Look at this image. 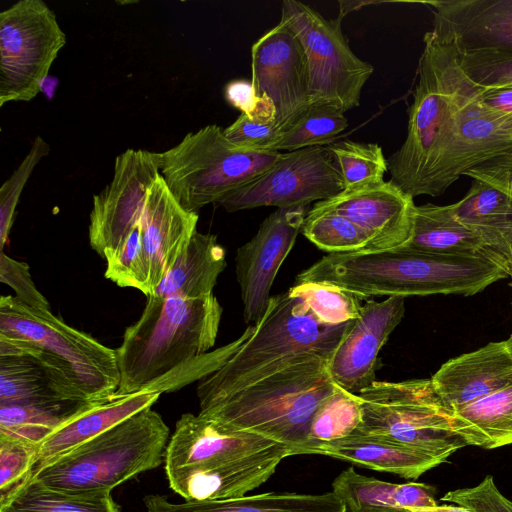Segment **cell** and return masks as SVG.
I'll return each mask as SVG.
<instances>
[{
    "mask_svg": "<svg viewBox=\"0 0 512 512\" xmlns=\"http://www.w3.org/2000/svg\"><path fill=\"white\" fill-rule=\"evenodd\" d=\"M509 277L485 255H450L399 247L327 254L300 272L296 283L327 282L361 299L370 296H471Z\"/></svg>",
    "mask_w": 512,
    "mask_h": 512,
    "instance_id": "1",
    "label": "cell"
},
{
    "mask_svg": "<svg viewBox=\"0 0 512 512\" xmlns=\"http://www.w3.org/2000/svg\"><path fill=\"white\" fill-rule=\"evenodd\" d=\"M222 307L213 295L198 298L150 295L139 319L125 329L115 349L119 369L116 394L149 385L209 352L214 346Z\"/></svg>",
    "mask_w": 512,
    "mask_h": 512,
    "instance_id": "2",
    "label": "cell"
},
{
    "mask_svg": "<svg viewBox=\"0 0 512 512\" xmlns=\"http://www.w3.org/2000/svg\"><path fill=\"white\" fill-rule=\"evenodd\" d=\"M329 361L317 354L303 356L244 389L200 405L198 415L284 445L290 456L300 455L315 413L337 387Z\"/></svg>",
    "mask_w": 512,
    "mask_h": 512,
    "instance_id": "3",
    "label": "cell"
},
{
    "mask_svg": "<svg viewBox=\"0 0 512 512\" xmlns=\"http://www.w3.org/2000/svg\"><path fill=\"white\" fill-rule=\"evenodd\" d=\"M353 321L326 325L288 291L271 296L252 335L220 369L200 380L199 406L244 389L303 356L331 359Z\"/></svg>",
    "mask_w": 512,
    "mask_h": 512,
    "instance_id": "4",
    "label": "cell"
},
{
    "mask_svg": "<svg viewBox=\"0 0 512 512\" xmlns=\"http://www.w3.org/2000/svg\"><path fill=\"white\" fill-rule=\"evenodd\" d=\"M169 438L162 416L149 407L62 455L32 479L66 492H111L164 463Z\"/></svg>",
    "mask_w": 512,
    "mask_h": 512,
    "instance_id": "5",
    "label": "cell"
},
{
    "mask_svg": "<svg viewBox=\"0 0 512 512\" xmlns=\"http://www.w3.org/2000/svg\"><path fill=\"white\" fill-rule=\"evenodd\" d=\"M282 155L241 148L224 135L222 127L211 124L160 152V173L178 203L197 212L266 172Z\"/></svg>",
    "mask_w": 512,
    "mask_h": 512,
    "instance_id": "6",
    "label": "cell"
},
{
    "mask_svg": "<svg viewBox=\"0 0 512 512\" xmlns=\"http://www.w3.org/2000/svg\"><path fill=\"white\" fill-rule=\"evenodd\" d=\"M362 424L357 431L380 436L445 462L467 446L449 420V409L430 379L375 381L359 394Z\"/></svg>",
    "mask_w": 512,
    "mask_h": 512,
    "instance_id": "7",
    "label": "cell"
},
{
    "mask_svg": "<svg viewBox=\"0 0 512 512\" xmlns=\"http://www.w3.org/2000/svg\"><path fill=\"white\" fill-rule=\"evenodd\" d=\"M423 41L406 139L387 160L390 180L413 198L451 115L452 98L462 74L453 45L439 41L432 31Z\"/></svg>",
    "mask_w": 512,
    "mask_h": 512,
    "instance_id": "8",
    "label": "cell"
},
{
    "mask_svg": "<svg viewBox=\"0 0 512 512\" xmlns=\"http://www.w3.org/2000/svg\"><path fill=\"white\" fill-rule=\"evenodd\" d=\"M477 86L462 74L451 115L438 139L417 196H440L469 169L512 148V115L482 106Z\"/></svg>",
    "mask_w": 512,
    "mask_h": 512,
    "instance_id": "9",
    "label": "cell"
},
{
    "mask_svg": "<svg viewBox=\"0 0 512 512\" xmlns=\"http://www.w3.org/2000/svg\"><path fill=\"white\" fill-rule=\"evenodd\" d=\"M280 22L303 46L311 105H329L344 113L359 106L374 68L352 52L342 33L341 18L328 20L305 3L284 0Z\"/></svg>",
    "mask_w": 512,
    "mask_h": 512,
    "instance_id": "10",
    "label": "cell"
},
{
    "mask_svg": "<svg viewBox=\"0 0 512 512\" xmlns=\"http://www.w3.org/2000/svg\"><path fill=\"white\" fill-rule=\"evenodd\" d=\"M0 334L33 343L66 362L87 400L108 397L119 387L116 350L69 326L52 311H38L15 296H1Z\"/></svg>",
    "mask_w": 512,
    "mask_h": 512,
    "instance_id": "11",
    "label": "cell"
},
{
    "mask_svg": "<svg viewBox=\"0 0 512 512\" xmlns=\"http://www.w3.org/2000/svg\"><path fill=\"white\" fill-rule=\"evenodd\" d=\"M66 44L56 14L42 0H19L0 13V106L28 102Z\"/></svg>",
    "mask_w": 512,
    "mask_h": 512,
    "instance_id": "12",
    "label": "cell"
},
{
    "mask_svg": "<svg viewBox=\"0 0 512 512\" xmlns=\"http://www.w3.org/2000/svg\"><path fill=\"white\" fill-rule=\"evenodd\" d=\"M344 190L326 146L283 152L266 172L219 200L228 212L263 206L291 208L330 199Z\"/></svg>",
    "mask_w": 512,
    "mask_h": 512,
    "instance_id": "13",
    "label": "cell"
},
{
    "mask_svg": "<svg viewBox=\"0 0 512 512\" xmlns=\"http://www.w3.org/2000/svg\"><path fill=\"white\" fill-rule=\"evenodd\" d=\"M276 444L258 434L226 428L185 413L176 422L166 447V479L170 488L186 500L194 486L210 472L234 458Z\"/></svg>",
    "mask_w": 512,
    "mask_h": 512,
    "instance_id": "14",
    "label": "cell"
},
{
    "mask_svg": "<svg viewBox=\"0 0 512 512\" xmlns=\"http://www.w3.org/2000/svg\"><path fill=\"white\" fill-rule=\"evenodd\" d=\"M160 174V152L127 149L116 157L112 180L93 196L89 216V243L102 258L140 221L147 192Z\"/></svg>",
    "mask_w": 512,
    "mask_h": 512,
    "instance_id": "15",
    "label": "cell"
},
{
    "mask_svg": "<svg viewBox=\"0 0 512 512\" xmlns=\"http://www.w3.org/2000/svg\"><path fill=\"white\" fill-rule=\"evenodd\" d=\"M252 84L276 109L275 128L281 133L296 124L311 106L308 66L295 33L279 22L251 47Z\"/></svg>",
    "mask_w": 512,
    "mask_h": 512,
    "instance_id": "16",
    "label": "cell"
},
{
    "mask_svg": "<svg viewBox=\"0 0 512 512\" xmlns=\"http://www.w3.org/2000/svg\"><path fill=\"white\" fill-rule=\"evenodd\" d=\"M89 401L74 372L43 348L0 334V405H42Z\"/></svg>",
    "mask_w": 512,
    "mask_h": 512,
    "instance_id": "17",
    "label": "cell"
},
{
    "mask_svg": "<svg viewBox=\"0 0 512 512\" xmlns=\"http://www.w3.org/2000/svg\"><path fill=\"white\" fill-rule=\"evenodd\" d=\"M307 207L277 208L260 224L257 233L237 249L236 278L247 324L255 325L263 317L273 281L301 232Z\"/></svg>",
    "mask_w": 512,
    "mask_h": 512,
    "instance_id": "18",
    "label": "cell"
},
{
    "mask_svg": "<svg viewBox=\"0 0 512 512\" xmlns=\"http://www.w3.org/2000/svg\"><path fill=\"white\" fill-rule=\"evenodd\" d=\"M405 313V297L389 296L377 302L368 300L361 307L337 349L328 370L336 384L359 394L375 382L378 354Z\"/></svg>",
    "mask_w": 512,
    "mask_h": 512,
    "instance_id": "19",
    "label": "cell"
},
{
    "mask_svg": "<svg viewBox=\"0 0 512 512\" xmlns=\"http://www.w3.org/2000/svg\"><path fill=\"white\" fill-rule=\"evenodd\" d=\"M317 203L361 227L370 237L369 251L399 248L411 238L414 198L392 180L344 189Z\"/></svg>",
    "mask_w": 512,
    "mask_h": 512,
    "instance_id": "20",
    "label": "cell"
},
{
    "mask_svg": "<svg viewBox=\"0 0 512 512\" xmlns=\"http://www.w3.org/2000/svg\"><path fill=\"white\" fill-rule=\"evenodd\" d=\"M426 4L435 37L459 54L498 51L512 54V0H440Z\"/></svg>",
    "mask_w": 512,
    "mask_h": 512,
    "instance_id": "21",
    "label": "cell"
},
{
    "mask_svg": "<svg viewBox=\"0 0 512 512\" xmlns=\"http://www.w3.org/2000/svg\"><path fill=\"white\" fill-rule=\"evenodd\" d=\"M198 218L197 212H189L178 203L160 174L147 192L141 215L153 292L197 231Z\"/></svg>",
    "mask_w": 512,
    "mask_h": 512,
    "instance_id": "22",
    "label": "cell"
},
{
    "mask_svg": "<svg viewBox=\"0 0 512 512\" xmlns=\"http://www.w3.org/2000/svg\"><path fill=\"white\" fill-rule=\"evenodd\" d=\"M159 397L157 392L142 390L82 402L36 446L33 474L130 416L152 407Z\"/></svg>",
    "mask_w": 512,
    "mask_h": 512,
    "instance_id": "23",
    "label": "cell"
},
{
    "mask_svg": "<svg viewBox=\"0 0 512 512\" xmlns=\"http://www.w3.org/2000/svg\"><path fill=\"white\" fill-rule=\"evenodd\" d=\"M443 404L453 410L512 383V353L506 340L485 346L442 364L431 377Z\"/></svg>",
    "mask_w": 512,
    "mask_h": 512,
    "instance_id": "24",
    "label": "cell"
},
{
    "mask_svg": "<svg viewBox=\"0 0 512 512\" xmlns=\"http://www.w3.org/2000/svg\"><path fill=\"white\" fill-rule=\"evenodd\" d=\"M146 512H347L331 491L324 494L267 492L218 500H190L181 503L150 494L143 499Z\"/></svg>",
    "mask_w": 512,
    "mask_h": 512,
    "instance_id": "25",
    "label": "cell"
},
{
    "mask_svg": "<svg viewBox=\"0 0 512 512\" xmlns=\"http://www.w3.org/2000/svg\"><path fill=\"white\" fill-rule=\"evenodd\" d=\"M455 217L473 231L512 275V198L473 180L466 195L450 204Z\"/></svg>",
    "mask_w": 512,
    "mask_h": 512,
    "instance_id": "26",
    "label": "cell"
},
{
    "mask_svg": "<svg viewBox=\"0 0 512 512\" xmlns=\"http://www.w3.org/2000/svg\"><path fill=\"white\" fill-rule=\"evenodd\" d=\"M313 454L330 456L358 466L417 479L442 462L380 436L355 431L318 446Z\"/></svg>",
    "mask_w": 512,
    "mask_h": 512,
    "instance_id": "27",
    "label": "cell"
},
{
    "mask_svg": "<svg viewBox=\"0 0 512 512\" xmlns=\"http://www.w3.org/2000/svg\"><path fill=\"white\" fill-rule=\"evenodd\" d=\"M332 492L343 502L347 512H392L437 505L435 490L430 485L390 483L359 474L353 467L335 478Z\"/></svg>",
    "mask_w": 512,
    "mask_h": 512,
    "instance_id": "28",
    "label": "cell"
},
{
    "mask_svg": "<svg viewBox=\"0 0 512 512\" xmlns=\"http://www.w3.org/2000/svg\"><path fill=\"white\" fill-rule=\"evenodd\" d=\"M225 256L215 235L196 231L152 295L198 298L213 294L226 267Z\"/></svg>",
    "mask_w": 512,
    "mask_h": 512,
    "instance_id": "29",
    "label": "cell"
},
{
    "mask_svg": "<svg viewBox=\"0 0 512 512\" xmlns=\"http://www.w3.org/2000/svg\"><path fill=\"white\" fill-rule=\"evenodd\" d=\"M401 247L439 254L485 255L505 267L483 240L455 217L450 205L416 206L411 238Z\"/></svg>",
    "mask_w": 512,
    "mask_h": 512,
    "instance_id": "30",
    "label": "cell"
},
{
    "mask_svg": "<svg viewBox=\"0 0 512 512\" xmlns=\"http://www.w3.org/2000/svg\"><path fill=\"white\" fill-rule=\"evenodd\" d=\"M448 413L452 430L466 445L493 449L512 444V383Z\"/></svg>",
    "mask_w": 512,
    "mask_h": 512,
    "instance_id": "31",
    "label": "cell"
},
{
    "mask_svg": "<svg viewBox=\"0 0 512 512\" xmlns=\"http://www.w3.org/2000/svg\"><path fill=\"white\" fill-rule=\"evenodd\" d=\"M6 509L12 512H121L111 492H66L35 479L17 493Z\"/></svg>",
    "mask_w": 512,
    "mask_h": 512,
    "instance_id": "32",
    "label": "cell"
},
{
    "mask_svg": "<svg viewBox=\"0 0 512 512\" xmlns=\"http://www.w3.org/2000/svg\"><path fill=\"white\" fill-rule=\"evenodd\" d=\"M301 233L328 254L368 252L369 235L357 224L317 202L308 210Z\"/></svg>",
    "mask_w": 512,
    "mask_h": 512,
    "instance_id": "33",
    "label": "cell"
},
{
    "mask_svg": "<svg viewBox=\"0 0 512 512\" xmlns=\"http://www.w3.org/2000/svg\"><path fill=\"white\" fill-rule=\"evenodd\" d=\"M361 424L362 407L359 395L337 384L334 392L315 413L300 455L313 454L321 444L351 435Z\"/></svg>",
    "mask_w": 512,
    "mask_h": 512,
    "instance_id": "34",
    "label": "cell"
},
{
    "mask_svg": "<svg viewBox=\"0 0 512 512\" xmlns=\"http://www.w3.org/2000/svg\"><path fill=\"white\" fill-rule=\"evenodd\" d=\"M81 403L0 405V435L37 446Z\"/></svg>",
    "mask_w": 512,
    "mask_h": 512,
    "instance_id": "35",
    "label": "cell"
},
{
    "mask_svg": "<svg viewBox=\"0 0 512 512\" xmlns=\"http://www.w3.org/2000/svg\"><path fill=\"white\" fill-rule=\"evenodd\" d=\"M348 126L344 112L329 105H311L291 128L280 133L269 147L272 151H295L312 146H327Z\"/></svg>",
    "mask_w": 512,
    "mask_h": 512,
    "instance_id": "36",
    "label": "cell"
},
{
    "mask_svg": "<svg viewBox=\"0 0 512 512\" xmlns=\"http://www.w3.org/2000/svg\"><path fill=\"white\" fill-rule=\"evenodd\" d=\"M340 172L344 189L380 182L388 171V162L377 143L343 140L326 146Z\"/></svg>",
    "mask_w": 512,
    "mask_h": 512,
    "instance_id": "37",
    "label": "cell"
},
{
    "mask_svg": "<svg viewBox=\"0 0 512 512\" xmlns=\"http://www.w3.org/2000/svg\"><path fill=\"white\" fill-rule=\"evenodd\" d=\"M288 293L301 299L314 317L326 325H340L358 318L360 297L327 282L296 283Z\"/></svg>",
    "mask_w": 512,
    "mask_h": 512,
    "instance_id": "38",
    "label": "cell"
},
{
    "mask_svg": "<svg viewBox=\"0 0 512 512\" xmlns=\"http://www.w3.org/2000/svg\"><path fill=\"white\" fill-rule=\"evenodd\" d=\"M103 259L107 268L105 277L120 287L138 289L147 297L152 295L150 267L144 250L141 218L128 235Z\"/></svg>",
    "mask_w": 512,
    "mask_h": 512,
    "instance_id": "39",
    "label": "cell"
},
{
    "mask_svg": "<svg viewBox=\"0 0 512 512\" xmlns=\"http://www.w3.org/2000/svg\"><path fill=\"white\" fill-rule=\"evenodd\" d=\"M36 445L0 435V512L32 479Z\"/></svg>",
    "mask_w": 512,
    "mask_h": 512,
    "instance_id": "40",
    "label": "cell"
},
{
    "mask_svg": "<svg viewBox=\"0 0 512 512\" xmlns=\"http://www.w3.org/2000/svg\"><path fill=\"white\" fill-rule=\"evenodd\" d=\"M254 325H249L240 337L218 349L209 351L188 364L170 372L149 385L145 390L159 394L171 392L195 380H201L220 369L252 335Z\"/></svg>",
    "mask_w": 512,
    "mask_h": 512,
    "instance_id": "41",
    "label": "cell"
},
{
    "mask_svg": "<svg viewBox=\"0 0 512 512\" xmlns=\"http://www.w3.org/2000/svg\"><path fill=\"white\" fill-rule=\"evenodd\" d=\"M49 151V144L41 136L35 137L29 152L0 188L1 251L8 241L22 190L36 165L49 154Z\"/></svg>",
    "mask_w": 512,
    "mask_h": 512,
    "instance_id": "42",
    "label": "cell"
},
{
    "mask_svg": "<svg viewBox=\"0 0 512 512\" xmlns=\"http://www.w3.org/2000/svg\"><path fill=\"white\" fill-rule=\"evenodd\" d=\"M465 75L483 88L512 87V54L498 51H472L459 54Z\"/></svg>",
    "mask_w": 512,
    "mask_h": 512,
    "instance_id": "43",
    "label": "cell"
},
{
    "mask_svg": "<svg viewBox=\"0 0 512 512\" xmlns=\"http://www.w3.org/2000/svg\"><path fill=\"white\" fill-rule=\"evenodd\" d=\"M441 500L472 512H512V502L499 492L491 475L475 487L450 491Z\"/></svg>",
    "mask_w": 512,
    "mask_h": 512,
    "instance_id": "44",
    "label": "cell"
},
{
    "mask_svg": "<svg viewBox=\"0 0 512 512\" xmlns=\"http://www.w3.org/2000/svg\"><path fill=\"white\" fill-rule=\"evenodd\" d=\"M0 281L10 286L16 298L38 311H51L47 299L36 288L27 263L0 253Z\"/></svg>",
    "mask_w": 512,
    "mask_h": 512,
    "instance_id": "45",
    "label": "cell"
},
{
    "mask_svg": "<svg viewBox=\"0 0 512 512\" xmlns=\"http://www.w3.org/2000/svg\"><path fill=\"white\" fill-rule=\"evenodd\" d=\"M226 101L250 119L275 126L276 109L273 101L266 95H257L251 81L236 79L228 82L224 89Z\"/></svg>",
    "mask_w": 512,
    "mask_h": 512,
    "instance_id": "46",
    "label": "cell"
},
{
    "mask_svg": "<svg viewBox=\"0 0 512 512\" xmlns=\"http://www.w3.org/2000/svg\"><path fill=\"white\" fill-rule=\"evenodd\" d=\"M223 132L232 143L250 150H268L280 135L274 124L250 119L242 113Z\"/></svg>",
    "mask_w": 512,
    "mask_h": 512,
    "instance_id": "47",
    "label": "cell"
},
{
    "mask_svg": "<svg viewBox=\"0 0 512 512\" xmlns=\"http://www.w3.org/2000/svg\"><path fill=\"white\" fill-rule=\"evenodd\" d=\"M464 176L485 182L500 191L512 188V148L469 169Z\"/></svg>",
    "mask_w": 512,
    "mask_h": 512,
    "instance_id": "48",
    "label": "cell"
},
{
    "mask_svg": "<svg viewBox=\"0 0 512 512\" xmlns=\"http://www.w3.org/2000/svg\"><path fill=\"white\" fill-rule=\"evenodd\" d=\"M476 96L479 103L485 108L500 114L512 115V87L483 88L477 86Z\"/></svg>",
    "mask_w": 512,
    "mask_h": 512,
    "instance_id": "49",
    "label": "cell"
},
{
    "mask_svg": "<svg viewBox=\"0 0 512 512\" xmlns=\"http://www.w3.org/2000/svg\"><path fill=\"white\" fill-rule=\"evenodd\" d=\"M409 512H472L469 509L462 506H432V507H419L407 509Z\"/></svg>",
    "mask_w": 512,
    "mask_h": 512,
    "instance_id": "50",
    "label": "cell"
},
{
    "mask_svg": "<svg viewBox=\"0 0 512 512\" xmlns=\"http://www.w3.org/2000/svg\"><path fill=\"white\" fill-rule=\"evenodd\" d=\"M58 83V78L48 75L40 84V92H42L48 100H52Z\"/></svg>",
    "mask_w": 512,
    "mask_h": 512,
    "instance_id": "51",
    "label": "cell"
},
{
    "mask_svg": "<svg viewBox=\"0 0 512 512\" xmlns=\"http://www.w3.org/2000/svg\"><path fill=\"white\" fill-rule=\"evenodd\" d=\"M501 192H503V193L507 194L508 196H510V197L512 198V188H510V189H506V190H503V191H501ZM510 278H511L510 286L512 287V275L510 276Z\"/></svg>",
    "mask_w": 512,
    "mask_h": 512,
    "instance_id": "52",
    "label": "cell"
},
{
    "mask_svg": "<svg viewBox=\"0 0 512 512\" xmlns=\"http://www.w3.org/2000/svg\"><path fill=\"white\" fill-rule=\"evenodd\" d=\"M506 343H507V346H508L510 352L512 353V333L509 336V338L506 340Z\"/></svg>",
    "mask_w": 512,
    "mask_h": 512,
    "instance_id": "53",
    "label": "cell"
},
{
    "mask_svg": "<svg viewBox=\"0 0 512 512\" xmlns=\"http://www.w3.org/2000/svg\"><path fill=\"white\" fill-rule=\"evenodd\" d=\"M392 512H409L407 509H403V510H397V511H392Z\"/></svg>",
    "mask_w": 512,
    "mask_h": 512,
    "instance_id": "54",
    "label": "cell"
},
{
    "mask_svg": "<svg viewBox=\"0 0 512 512\" xmlns=\"http://www.w3.org/2000/svg\"><path fill=\"white\" fill-rule=\"evenodd\" d=\"M2 512H12V511H11V510H9V509H6V510H4V511H2Z\"/></svg>",
    "mask_w": 512,
    "mask_h": 512,
    "instance_id": "55",
    "label": "cell"
}]
</instances>
